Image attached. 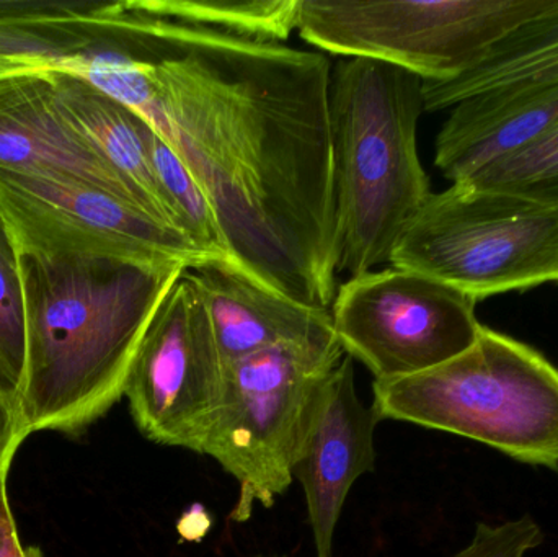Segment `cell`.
Listing matches in <instances>:
<instances>
[{
	"mask_svg": "<svg viewBox=\"0 0 558 557\" xmlns=\"http://www.w3.org/2000/svg\"><path fill=\"white\" fill-rule=\"evenodd\" d=\"M46 74L61 117L126 183L146 215L179 232L154 175L149 123L82 78L56 69Z\"/></svg>",
	"mask_w": 558,
	"mask_h": 557,
	"instance_id": "obj_16",
	"label": "cell"
},
{
	"mask_svg": "<svg viewBox=\"0 0 558 557\" xmlns=\"http://www.w3.org/2000/svg\"><path fill=\"white\" fill-rule=\"evenodd\" d=\"M477 301L435 278L390 265L337 288L330 314L344 355L374 382L428 372L477 342Z\"/></svg>",
	"mask_w": 558,
	"mask_h": 557,
	"instance_id": "obj_8",
	"label": "cell"
},
{
	"mask_svg": "<svg viewBox=\"0 0 558 557\" xmlns=\"http://www.w3.org/2000/svg\"><path fill=\"white\" fill-rule=\"evenodd\" d=\"M390 265L475 301L558 281V208L504 190L432 193L400 235Z\"/></svg>",
	"mask_w": 558,
	"mask_h": 557,
	"instance_id": "obj_6",
	"label": "cell"
},
{
	"mask_svg": "<svg viewBox=\"0 0 558 557\" xmlns=\"http://www.w3.org/2000/svg\"><path fill=\"white\" fill-rule=\"evenodd\" d=\"M558 130V82L500 88L459 101L436 136L435 166L452 183Z\"/></svg>",
	"mask_w": 558,
	"mask_h": 557,
	"instance_id": "obj_13",
	"label": "cell"
},
{
	"mask_svg": "<svg viewBox=\"0 0 558 557\" xmlns=\"http://www.w3.org/2000/svg\"><path fill=\"white\" fill-rule=\"evenodd\" d=\"M226 368L205 301L186 270L157 310L124 392L137 431L154 444L202 455Z\"/></svg>",
	"mask_w": 558,
	"mask_h": 557,
	"instance_id": "obj_10",
	"label": "cell"
},
{
	"mask_svg": "<svg viewBox=\"0 0 558 557\" xmlns=\"http://www.w3.org/2000/svg\"><path fill=\"white\" fill-rule=\"evenodd\" d=\"M146 15L257 41L284 43L298 26L299 0H134Z\"/></svg>",
	"mask_w": 558,
	"mask_h": 557,
	"instance_id": "obj_18",
	"label": "cell"
},
{
	"mask_svg": "<svg viewBox=\"0 0 558 557\" xmlns=\"http://www.w3.org/2000/svg\"><path fill=\"white\" fill-rule=\"evenodd\" d=\"M179 262L20 255L26 368L20 417L33 432L78 435L124 398Z\"/></svg>",
	"mask_w": 558,
	"mask_h": 557,
	"instance_id": "obj_2",
	"label": "cell"
},
{
	"mask_svg": "<svg viewBox=\"0 0 558 557\" xmlns=\"http://www.w3.org/2000/svg\"><path fill=\"white\" fill-rule=\"evenodd\" d=\"M189 271L205 301L226 365L281 343L337 339L330 310L294 303L231 265Z\"/></svg>",
	"mask_w": 558,
	"mask_h": 557,
	"instance_id": "obj_14",
	"label": "cell"
},
{
	"mask_svg": "<svg viewBox=\"0 0 558 557\" xmlns=\"http://www.w3.org/2000/svg\"><path fill=\"white\" fill-rule=\"evenodd\" d=\"M7 476L9 474L0 476V557H43L38 548L35 546L26 548L20 542L9 494H7Z\"/></svg>",
	"mask_w": 558,
	"mask_h": 557,
	"instance_id": "obj_24",
	"label": "cell"
},
{
	"mask_svg": "<svg viewBox=\"0 0 558 557\" xmlns=\"http://www.w3.org/2000/svg\"><path fill=\"white\" fill-rule=\"evenodd\" d=\"M150 160L160 195L172 215L177 231L209 261L234 267L226 254L208 198L185 164L154 130L150 134Z\"/></svg>",
	"mask_w": 558,
	"mask_h": 557,
	"instance_id": "obj_19",
	"label": "cell"
},
{
	"mask_svg": "<svg viewBox=\"0 0 558 557\" xmlns=\"http://www.w3.org/2000/svg\"><path fill=\"white\" fill-rule=\"evenodd\" d=\"M128 0H0V77L58 69L105 48L126 25Z\"/></svg>",
	"mask_w": 558,
	"mask_h": 557,
	"instance_id": "obj_15",
	"label": "cell"
},
{
	"mask_svg": "<svg viewBox=\"0 0 558 557\" xmlns=\"http://www.w3.org/2000/svg\"><path fill=\"white\" fill-rule=\"evenodd\" d=\"M553 82H558V7L514 29L459 77L423 82V98L426 111L451 110L484 92Z\"/></svg>",
	"mask_w": 558,
	"mask_h": 557,
	"instance_id": "obj_17",
	"label": "cell"
},
{
	"mask_svg": "<svg viewBox=\"0 0 558 557\" xmlns=\"http://www.w3.org/2000/svg\"><path fill=\"white\" fill-rule=\"evenodd\" d=\"M380 421L448 432L558 470V368L543 353L482 326L477 342L428 372L374 382Z\"/></svg>",
	"mask_w": 558,
	"mask_h": 557,
	"instance_id": "obj_4",
	"label": "cell"
},
{
	"mask_svg": "<svg viewBox=\"0 0 558 557\" xmlns=\"http://www.w3.org/2000/svg\"><path fill=\"white\" fill-rule=\"evenodd\" d=\"M137 13L134 51L150 81L140 117L205 193L226 254L260 287L330 310V58Z\"/></svg>",
	"mask_w": 558,
	"mask_h": 557,
	"instance_id": "obj_1",
	"label": "cell"
},
{
	"mask_svg": "<svg viewBox=\"0 0 558 557\" xmlns=\"http://www.w3.org/2000/svg\"><path fill=\"white\" fill-rule=\"evenodd\" d=\"M423 81L396 65L341 58L331 68L330 128L340 262L351 277L390 264L432 196L418 154Z\"/></svg>",
	"mask_w": 558,
	"mask_h": 557,
	"instance_id": "obj_3",
	"label": "cell"
},
{
	"mask_svg": "<svg viewBox=\"0 0 558 557\" xmlns=\"http://www.w3.org/2000/svg\"><path fill=\"white\" fill-rule=\"evenodd\" d=\"M452 185L504 190L558 208V130L521 153Z\"/></svg>",
	"mask_w": 558,
	"mask_h": 557,
	"instance_id": "obj_21",
	"label": "cell"
},
{
	"mask_svg": "<svg viewBox=\"0 0 558 557\" xmlns=\"http://www.w3.org/2000/svg\"><path fill=\"white\" fill-rule=\"evenodd\" d=\"M0 213L19 255L218 265L136 206L77 180L0 169Z\"/></svg>",
	"mask_w": 558,
	"mask_h": 557,
	"instance_id": "obj_9",
	"label": "cell"
},
{
	"mask_svg": "<svg viewBox=\"0 0 558 557\" xmlns=\"http://www.w3.org/2000/svg\"><path fill=\"white\" fill-rule=\"evenodd\" d=\"M379 422L376 409L361 401L353 359L344 355L328 382L294 467L317 557H331L348 494L361 476L374 471V432Z\"/></svg>",
	"mask_w": 558,
	"mask_h": 557,
	"instance_id": "obj_11",
	"label": "cell"
},
{
	"mask_svg": "<svg viewBox=\"0 0 558 557\" xmlns=\"http://www.w3.org/2000/svg\"><path fill=\"white\" fill-rule=\"evenodd\" d=\"M26 337L20 255L0 213V389L19 401L25 383Z\"/></svg>",
	"mask_w": 558,
	"mask_h": 557,
	"instance_id": "obj_20",
	"label": "cell"
},
{
	"mask_svg": "<svg viewBox=\"0 0 558 557\" xmlns=\"http://www.w3.org/2000/svg\"><path fill=\"white\" fill-rule=\"evenodd\" d=\"M543 540L539 523L531 517H521L501 525L478 523L471 543L452 557H526Z\"/></svg>",
	"mask_w": 558,
	"mask_h": 557,
	"instance_id": "obj_22",
	"label": "cell"
},
{
	"mask_svg": "<svg viewBox=\"0 0 558 557\" xmlns=\"http://www.w3.org/2000/svg\"><path fill=\"white\" fill-rule=\"evenodd\" d=\"M337 339L281 343L229 363L225 389L202 455L239 484L232 520L270 509L294 480V467L341 360Z\"/></svg>",
	"mask_w": 558,
	"mask_h": 557,
	"instance_id": "obj_5",
	"label": "cell"
},
{
	"mask_svg": "<svg viewBox=\"0 0 558 557\" xmlns=\"http://www.w3.org/2000/svg\"><path fill=\"white\" fill-rule=\"evenodd\" d=\"M46 72L0 77V169L77 180L141 209L126 183L61 117Z\"/></svg>",
	"mask_w": 558,
	"mask_h": 557,
	"instance_id": "obj_12",
	"label": "cell"
},
{
	"mask_svg": "<svg viewBox=\"0 0 558 557\" xmlns=\"http://www.w3.org/2000/svg\"><path fill=\"white\" fill-rule=\"evenodd\" d=\"M28 435L19 405L0 389V476L9 474L16 450Z\"/></svg>",
	"mask_w": 558,
	"mask_h": 557,
	"instance_id": "obj_23",
	"label": "cell"
},
{
	"mask_svg": "<svg viewBox=\"0 0 558 557\" xmlns=\"http://www.w3.org/2000/svg\"><path fill=\"white\" fill-rule=\"evenodd\" d=\"M258 557H286V556H258Z\"/></svg>",
	"mask_w": 558,
	"mask_h": 557,
	"instance_id": "obj_25",
	"label": "cell"
},
{
	"mask_svg": "<svg viewBox=\"0 0 558 557\" xmlns=\"http://www.w3.org/2000/svg\"><path fill=\"white\" fill-rule=\"evenodd\" d=\"M558 0H299V36L324 55L371 59L446 82Z\"/></svg>",
	"mask_w": 558,
	"mask_h": 557,
	"instance_id": "obj_7",
	"label": "cell"
}]
</instances>
